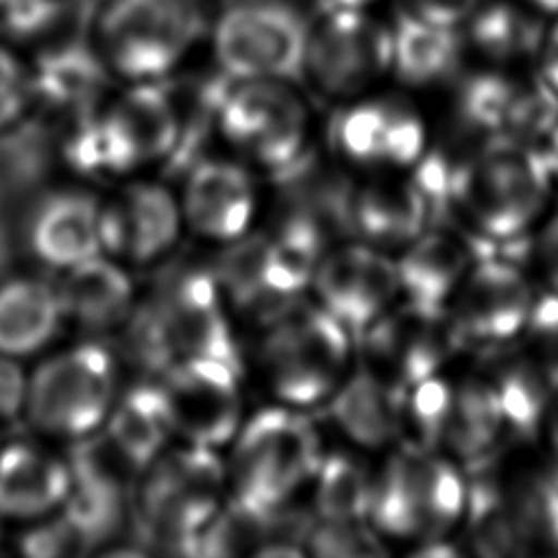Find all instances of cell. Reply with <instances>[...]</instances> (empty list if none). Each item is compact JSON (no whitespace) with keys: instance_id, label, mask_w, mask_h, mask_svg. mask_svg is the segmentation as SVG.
Segmentation results:
<instances>
[{"instance_id":"cell-1","label":"cell","mask_w":558,"mask_h":558,"mask_svg":"<svg viewBox=\"0 0 558 558\" xmlns=\"http://www.w3.org/2000/svg\"><path fill=\"white\" fill-rule=\"evenodd\" d=\"M203 0H100L87 39L111 78L163 81L207 39Z\"/></svg>"},{"instance_id":"cell-2","label":"cell","mask_w":558,"mask_h":558,"mask_svg":"<svg viewBox=\"0 0 558 558\" xmlns=\"http://www.w3.org/2000/svg\"><path fill=\"white\" fill-rule=\"evenodd\" d=\"M554 183L536 144L490 137L464 153L453 185V209L469 220L477 238L510 242L543 216Z\"/></svg>"},{"instance_id":"cell-3","label":"cell","mask_w":558,"mask_h":558,"mask_svg":"<svg viewBox=\"0 0 558 558\" xmlns=\"http://www.w3.org/2000/svg\"><path fill=\"white\" fill-rule=\"evenodd\" d=\"M225 471L211 447L163 449L131 493L140 538L170 554L196 556L198 534L227 497Z\"/></svg>"},{"instance_id":"cell-4","label":"cell","mask_w":558,"mask_h":558,"mask_svg":"<svg viewBox=\"0 0 558 558\" xmlns=\"http://www.w3.org/2000/svg\"><path fill=\"white\" fill-rule=\"evenodd\" d=\"M116 355L85 340L44 357L28 373L24 421L52 442H78L109 418L118 397Z\"/></svg>"},{"instance_id":"cell-5","label":"cell","mask_w":558,"mask_h":558,"mask_svg":"<svg viewBox=\"0 0 558 558\" xmlns=\"http://www.w3.org/2000/svg\"><path fill=\"white\" fill-rule=\"evenodd\" d=\"M349 333L325 307L305 303L268 323L259 362L272 395L290 408L327 401L347 377Z\"/></svg>"},{"instance_id":"cell-6","label":"cell","mask_w":558,"mask_h":558,"mask_svg":"<svg viewBox=\"0 0 558 558\" xmlns=\"http://www.w3.org/2000/svg\"><path fill=\"white\" fill-rule=\"evenodd\" d=\"M392 24L377 9L320 7L310 17L301 76L325 98L371 94L390 76Z\"/></svg>"},{"instance_id":"cell-7","label":"cell","mask_w":558,"mask_h":558,"mask_svg":"<svg viewBox=\"0 0 558 558\" xmlns=\"http://www.w3.org/2000/svg\"><path fill=\"white\" fill-rule=\"evenodd\" d=\"M233 438V493L270 508L288 504L323 460L316 429L290 405L255 412Z\"/></svg>"},{"instance_id":"cell-8","label":"cell","mask_w":558,"mask_h":558,"mask_svg":"<svg viewBox=\"0 0 558 558\" xmlns=\"http://www.w3.org/2000/svg\"><path fill=\"white\" fill-rule=\"evenodd\" d=\"M310 17L288 0H235L218 11L207 41L214 65L233 81L299 78Z\"/></svg>"},{"instance_id":"cell-9","label":"cell","mask_w":558,"mask_h":558,"mask_svg":"<svg viewBox=\"0 0 558 558\" xmlns=\"http://www.w3.org/2000/svg\"><path fill=\"white\" fill-rule=\"evenodd\" d=\"M310 109L290 78L231 81L216 133L253 163L279 172L305 153Z\"/></svg>"},{"instance_id":"cell-10","label":"cell","mask_w":558,"mask_h":558,"mask_svg":"<svg viewBox=\"0 0 558 558\" xmlns=\"http://www.w3.org/2000/svg\"><path fill=\"white\" fill-rule=\"evenodd\" d=\"M362 364L397 388L438 375L462 340L447 305L408 299L360 336Z\"/></svg>"},{"instance_id":"cell-11","label":"cell","mask_w":558,"mask_h":558,"mask_svg":"<svg viewBox=\"0 0 558 558\" xmlns=\"http://www.w3.org/2000/svg\"><path fill=\"white\" fill-rule=\"evenodd\" d=\"M172 432L185 442L218 447L240 427V366L216 357H179L159 379Z\"/></svg>"},{"instance_id":"cell-12","label":"cell","mask_w":558,"mask_h":558,"mask_svg":"<svg viewBox=\"0 0 558 558\" xmlns=\"http://www.w3.org/2000/svg\"><path fill=\"white\" fill-rule=\"evenodd\" d=\"M179 357H216L240 366L238 349L225 316V296L211 270L170 272L148 299Z\"/></svg>"},{"instance_id":"cell-13","label":"cell","mask_w":558,"mask_h":558,"mask_svg":"<svg viewBox=\"0 0 558 558\" xmlns=\"http://www.w3.org/2000/svg\"><path fill=\"white\" fill-rule=\"evenodd\" d=\"M124 85L126 87L105 100L100 109L113 177L131 174L157 161H168L179 140V118L166 83L150 81Z\"/></svg>"},{"instance_id":"cell-14","label":"cell","mask_w":558,"mask_h":558,"mask_svg":"<svg viewBox=\"0 0 558 558\" xmlns=\"http://www.w3.org/2000/svg\"><path fill=\"white\" fill-rule=\"evenodd\" d=\"M451 310L462 344H504L521 336L534 290L512 262L480 257L462 279Z\"/></svg>"},{"instance_id":"cell-15","label":"cell","mask_w":558,"mask_h":558,"mask_svg":"<svg viewBox=\"0 0 558 558\" xmlns=\"http://www.w3.org/2000/svg\"><path fill=\"white\" fill-rule=\"evenodd\" d=\"M33 116L57 120L61 126L98 111L111 76L92 48L87 33L35 48L28 57Z\"/></svg>"},{"instance_id":"cell-16","label":"cell","mask_w":558,"mask_h":558,"mask_svg":"<svg viewBox=\"0 0 558 558\" xmlns=\"http://www.w3.org/2000/svg\"><path fill=\"white\" fill-rule=\"evenodd\" d=\"M181 218V205L163 185L133 181L102 201V253L129 264L157 262L177 242Z\"/></svg>"},{"instance_id":"cell-17","label":"cell","mask_w":558,"mask_h":558,"mask_svg":"<svg viewBox=\"0 0 558 558\" xmlns=\"http://www.w3.org/2000/svg\"><path fill=\"white\" fill-rule=\"evenodd\" d=\"M100 209L102 201L83 187L46 192L26 218L24 242L28 253L57 272L102 253Z\"/></svg>"},{"instance_id":"cell-18","label":"cell","mask_w":558,"mask_h":558,"mask_svg":"<svg viewBox=\"0 0 558 558\" xmlns=\"http://www.w3.org/2000/svg\"><path fill=\"white\" fill-rule=\"evenodd\" d=\"M72 486L68 456L39 440L0 447V521L33 523L61 510Z\"/></svg>"},{"instance_id":"cell-19","label":"cell","mask_w":558,"mask_h":558,"mask_svg":"<svg viewBox=\"0 0 558 558\" xmlns=\"http://www.w3.org/2000/svg\"><path fill=\"white\" fill-rule=\"evenodd\" d=\"M181 214L198 235L233 242L246 233L255 214L248 172L227 159H201L185 172Z\"/></svg>"},{"instance_id":"cell-20","label":"cell","mask_w":558,"mask_h":558,"mask_svg":"<svg viewBox=\"0 0 558 558\" xmlns=\"http://www.w3.org/2000/svg\"><path fill=\"white\" fill-rule=\"evenodd\" d=\"M490 255V248L477 246V238L464 235L451 227H425L397 262L401 292L421 303L447 305L458 292L473 264Z\"/></svg>"},{"instance_id":"cell-21","label":"cell","mask_w":558,"mask_h":558,"mask_svg":"<svg viewBox=\"0 0 558 558\" xmlns=\"http://www.w3.org/2000/svg\"><path fill=\"white\" fill-rule=\"evenodd\" d=\"M57 286L65 320L94 336L120 329L135 307L131 277L118 259L105 253L63 270Z\"/></svg>"},{"instance_id":"cell-22","label":"cell","mask_w":558,"mask_h":558,"mask_svg":"<svg viewBox=\"0 0 558 558\" xmlns=\"http://www.w3.org/2000/svg\"><path fill=\"white\" fill-rule=\"evenodd\" d=\"M392 24L390 76L410 89L438 87L460 76L469 57L462 31L425 22L399 9Z\"/></svg>"},{"instance_id":"cell-23","label":"cell","mask_w":558,"mask_h":558,"mask_svg":"<svg viewBox=\"0 0 558 558\" xmlns=\"http://www.w3.org/2000/svg\"><path fill=\"white\" fill-rule=\"evenodd\" d=\"M65 323L57 283L35 275L0 283V355L31 357L50 347Z\"/></svg>"},{"instance_id":"cell-24","label":"cell","mask_w":558,"mask_h":558,"mask_svg":"<svg viewBox=\"0 0 558 558\" xmlns=\"http://www.w3.org/2000/svg\"><path fill=\"white\" fill-rule=\"evenodd\" d=\"M547 17L519 0H482L460 26L466 54L482 65L523 68L534 63Z\"/></svg>"},{"instance_id":"cell-25","label":"cell","mask_w":558,"mask_h":558,"mask_svg":"<svg viewBox=\"0 0 558 558\" xmlns=\"http://www.w3.org/2000/svg\"><path fill=\"white\" fill-rule=\"evenodd\" d=\"M351 233L375 248L405 246L429 222L414 183L373 181L355 185L349 209Z\"/></svg>"},{"instance_id":"cell-26","label":"cell","mask_w":558,"mask_h":558,"mask_svg":"<svg viewBox=\"0 0 558 558\" xmlns=\"http://www.w3.org/2000/svg\"><path fill=\"white\" fill-rule=\"evenodd\" d=\"M401 388L360 364L333 390L329 416L336 427L360 447H384L397 436V410Z\"/></svg>"},{"instance_id":"cell-27","label":"cell","mask_w":558,"mask_h":558,"mask_svg":"<svg viewBox=\"0 0 558 558\" xmlns=\"http://www.w3.org/2000/svg\"><path fill=\"white\" fill-rule=\"evenodd\" d=\"M102 432L142 473L174 434L159 381L144 377L118 392Z\"/></svg>"},{"instance_id":"cell-28","label":"cell","mask_w":558,"mask_h":558,"mask_svg":"<svg viewBox=\"0 0 558 558\" xmlns=\"http://www.w3.org/2000/svg\"><path fill=\"white\" fill-rule=\"evenodd\" d=\"M504 436H508L506 423L486 373L471 375L460 386H453L442 442L453 460L475 471L493 460Z\"/></svg>"},{"instance_id":"cell-29","label":"cell","mask_w":558,"mask_h":558,"mask_svg":"<svg viewBox=\"0 0 558 558\" xmlns=\"http://www.w3.org/2000/svg\"><path fill=\"white\" fill-rule=\"evenodd\" d=\"M486 377L495 390L506 434L519 442L543 436L545 418L556 392L547 373L525 353L499 357Z\"/></svg>"},{"instance_id":"cell-30","label":"cell","mask_w":558,"mask_h":558,"mask_svg":"<svg viewBox=\"0 0 558 558\" xmlns=\"http://www.w3.org/2000/svg\"><path fill=\"white\" fill-rule=\"evenodd\" d=\"M514 68L482 65L458 76L453 92V122L466 137H504L506 116L519 83Z\"/></svg>"},{"instance_id":"cell-31","label":"cell","mask_w":558,"mask_h":558,"mask_svg":"<svg viewBox=\"0 0 558 558\" xmlns=\"http://www.w3.org/2000/svg\"><path fill=\"white\" fill-rule=\"evenodd\" d=\"M475 471L477 473L469 480L466 506L462 517L473 551L486 558L523 554L525 545L521 541L499 480L495 471H490V462L477 466Z\"/></svg>"},{"instance_id":"cell-32","label":"cell","mask_w":558,"mask_h":558,"mask_svg":"<svg viewBox=\"0 0 558 558\" xmlns=\"http://www.w3.org/2000/svg\"><path fill=\"white\" fill-rule=\"evenodd\" d=\"M368 521L373 530L386 538L423 541L414 451L399 449L373 477Z\"/></svg>"},{"instance_id":"cell-33","label":"cell","mask_w":558,"mask_h":558,"mask_svg":"<svg viewBox=\"0 0 558 558\" xmlns=\"http://www.w3.org/2000/svg\"><path fill=\"white\" fill-rule=\"evenodd\" d=\"M416 497L423 523V541L445 538L464 517L469 482L456 460L440 458L436 451H414Z\"/></svg>"},{"instance_id":"cell-34","label":"cell","mask_w":558,"mask_h":558,"mask_svg":"<svg viewBox=\"0 0 558 558\" xmlns=\"http://www.w3.org/2000/svg\"><path fill=\"white\" fill-rule=\"evenodd\" d=\"M92 9L81 0H7L0 35L13 46L41 48L57 39L87 33Z\"/></svg>"},{"instance_id":"cell-35","label":"cell","mask_w":558,"mask_h":558,"mask_svg":"<svg viewBox=\"0 0 558 558\" xmlns=\"http://www.w3.org/2000/svg\"><path fill=\"white\" fill-rule=\"evenodd\" d=\"M277 508L262 506L238 493L225 497L216 514L198 534L196 556H257L270 538Z\"/></svg>"},{"instance_id":"cell-36","label":"cell","mask_w":558,"mask_h":558,"mask_svg":"<svg viewBox=\"0 0 558 558\" xmlns=\"http://www.w3.org/2000/svg\"><path fill=\"white\" fill-rule=\"evenodd\" d=\"M453 386L438 375L401 388L397 410V436L401 449L429 453L445 442Z\"/></svg>"},{"instance_id":"cell-37","label":"cell","mask_w":558,"mask_h":558,"mask_svg":"<svg viewBox=\"0 0 558 558\" xmlns=\"http://www.w3.org/2000/svg\"><path fill=\"white\" fill-rule=\"evenodd\" d=\"M373 475L349 453L323 456L314 473V514L327 521H368Z\"/></svg>"},{"instance_id":"cell-38","label":"cell","mask_w":558,"mask_h":558,"mask_svg":"<svg viewBox=\"0 0 558 558\" xmlns=\"http://www.w3.org/2000/svg\"><path fill=\"white\" fill-rule=\"evenodd\" d=\"M386 96L364 94L344 100L329 122V144L333 153L355 166H384Z\"/></svg>"},{"instance_id":"cell-39","label":"cell","mask_w":558,"mask_h":558,"mask_svg":"<svg viewBox=\"0 0 558 558\" xmlns=\"http://www.w3.org/2000/svg\"><path fill=\"white\" fill-rule=\"evenodd\" d=\"M268 259L270 235H242L229 242L211 270L222 296L246 316L253 314L264 290Z\"/></svg>"},{"instance_id":"cell-40","label":"cell","mask_w":558,"mask_h":558,"mask_svg":"<svg viewBox=\"0 0 558 558\" xmlns=\"http://www.w3.org/2000/svg\"><path fill=\"white\" fill-rule=\"evenodd\" d=\"M371 248L373 246L364 242L329 248L325 251L314 272L312 286L316 290L320 307L333 314L344 327H347V316L351 312L355 292L360 288Z\"/></svg>"},{"instance_id":"cell-41","label":"cell","mask_w":558,"mask_h":558,"mask_svg":"<svg viewBox=\"0 0 558 558\" xmlns=\"http://www.w3.org/2000/svg\"><path fill=\"white\" fill-rule=\"evenodd\" d=\"M425 155V122L418 109L401 98L386 96V137L384 166H414Z\"/></svg>"},{"instance_id":"cell-42","label":"cell","mask_w":558,"mask_h":558,"mask_svg":"<svg viewBox=\"0 0 558 558\" xmlns=\"http://www.w3.org/2000/svg\"><path fill=\"white\" fill-rule=\"evenodd\" d=\"M17 50L0 35V135L20 129L33 113L31 68Z\"/></svg>"},{"instance_id":"cell-43","label":"cell","mask_w":558,"mask_h":558,"mask_svg":"<svg viewBox=\"0 0 558 558\" xmlns=\"http://www.w3.org/2000/svg\"><path fill=\"white\" fill-rule=\"evenodd\" d=\"M305 551L320 558H347L373 556L381 547L366 527V521H327L314 517L305 538Z\"/></svg>"},{"instance_id":"cell-44","label":"cell","mask_w":558,"mask_h":558,"mask_svg":"<svg viewBox=\"0 0 558 558\" xmlns=\"http://www.w3.org/2000/svg\"><path fill=\"white\" fill-rule=\"evenodd\" d=\"M521 336L525 353L558 386V292L536 294Z\"/></svg>"},{"instance_id":"cell-45","label":"cell","mask_w":558,"mask_h":558,"mask_svg":"<svg viewBox=\"0 0 558 558\" xmlns=\"http://www.w3.org/2000/svg\"><path fill=\"white\" fill-rule=\"evenodd\" d=\"M17 549L31 558H68L87 554V545L61 510L26 523L17 536Z\"/></svg>"},{"instance_id":"cell-46","label":"cell","mask_w":558,"mask_h":558,"mask_svg":"<svg viewBox=\"0 0 558 558\" xmlns=\"http://www.w3.org/2000/svg\"><path fill=\"white\" fill-rule=\"evenodd\" d=\"M28 395V373L20 360L0 355V425L24 418Z\"/></svg>"},{"instance_id":"cell-47","label":"cell","mask_w":558,"mask_h":558,"mask_svg":"<svg viewBox=\"0 0 558 558\" xmlns=\"http://www.w3.org/2000/svg\"><path fill=\"white\" fill-rule=\"evenodd\" d=\"M401 11L425 22L460 28L482 0H399Z\"/></svg>"},{"instance_id":"cell-48","label":"cell","mask_w":558,"mask_h":558,"mask_svg":"<svg viewBox=\"0 0 558 558\" xmlns=\"http://www.w3.org/2000/svg\"><path fill=\"white\" fill-rule=\"evenodd\" d=\"M534 72L547 85V89L558 98V15L547 20L541 48L534 59Z\"/></svg>"},{"instance_id":"cell-49","label":"cell","mask_w":558,"mask_h":558,"mask_svg":"<svg viewBox=\"0 0 558 558\" xmlns=\"http://www.w3.org/2000/svg\"><path fill=\"white\" fill-rule=\"evenodd\" d=\"M538 266L549 283V290L558 292V211L547 218L536 240Z\"/></svg>"},{"instance_id":"cell-50","label":"cell","mask_w":558,"mask_h":558,"mask_svg":"<svg viewBox=\"0 0 558 558\" xmlns=\"http://www.w3.org/2000/svg\"><path fill=\"white\" fill-rule=\"evenodd\" d=\"M536 148H538V153H541V157H543V161L547 166V172L551 177L554 190H558V116L549 124L545 135L538 140Z\"/></svg>"},{"instance_id":"cell-51","label":"cell","mask_w":558,"mask_h":558,"mask_svg":"<svg viewBox=\"0 0 558 558\" xmlns=\"http://www.w3.org/2000/svg\"><path fill=\"white\" fill-rule=\"evenodd\" d=\"M543 434L547 436V445H549V453L558 460V388L554 392L547 418H545V427Z\"/></svg>"},{"instance_id":"cell-52","label":"cell","mask_w":558,"mask_h":558,"mask_svg":"<svg viewBox=\"0 0 558 558\" xmlns=\"http://www.w3.org/2000/svg\"><path fill=\"white\" fill-rule=\"evenodd\" d=\"M386 0H320V7L338 9H379Z\"/></svg>"},{"instance_id":"cell-53","label":"cell","mask_w":558,"mask_h":558,"mask_svg":"<svg viewBox=\"0 0 558 558\" xmlns=\"http://www.w3.org/2000/svg\"><path fill=\"white\" fill-rule=\"evenodd\" d=\"M525 7H530L532 11H536L543 17H556L558 15V0H519Z\"/></svg>"},{"instance_id":"cell-54","label":"cell","mask_w":558,"mask_h":558,"mask_svg":"<svg viewBox=\"0 0 558 558\" xmlns=\"http://www.w3.org/2000/svg\"><path fill=\"white\" fill-rule=\"evenodd\" d=\"M4 4H7V0H0V13H2V9H4Z\"/></svg>"},{"instance_id":"cell-55","label":"cell","mask_w":558,"mask_h":558,"mask_svg":"<svg viewBox=\"0 0 558 558\" xmlns=\"http://www.w3.org/2000/svg\"><path fill=\"white\" fill-rule=\"evenodd\" d=\"M203 2H205V0H203Z\"/></svg>"}]
</instances>
